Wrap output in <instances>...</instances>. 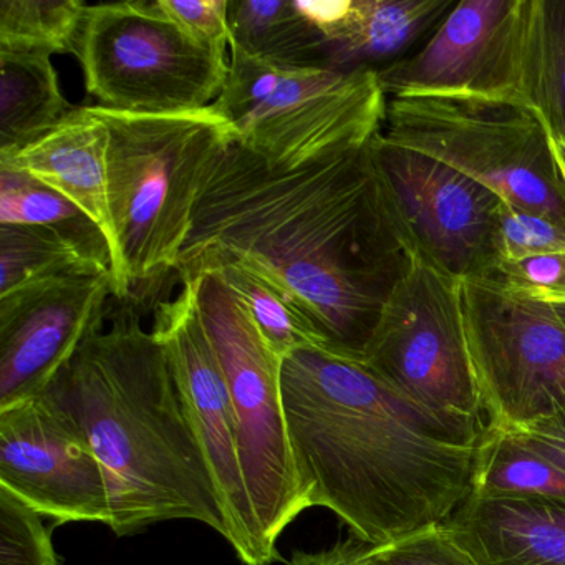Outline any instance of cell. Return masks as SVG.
Wrapping results in <instances>:
<instances>
[{
	"label": "cell",
	"instance_id": "obj_11",
	"mask_svg": "<svg viewBox=\"0 0 565 565\" xmlns=\"http://www.w3.org/2000/svg\"><path fill=\"white\" fill-rule=\"evenodd\" d=\"M529 4L531 0L456 2L419 51L376 71L386 98L531 105L525 88Z\"/></svg>",
	"mask_w": 565,
	"mask_h": 565
},
{
	"label": "cell",
	"instance_id": "obj_34",
	"mask_svg": "<svg viewBox=\"0 0 565 565\" xmlns=\"http://www.w3.org/2000/svg\"><path fill=\"white\" fill-rule=\"evenodd\" d=\"M548 138H551L552 154H554V161L557 164L558 174H561V181L565 190V137L555 134L548 127Z\"/></svg>",
	"mask_w": 565,
	"mask_h": 565
},
{
	"label": "cell",
	"instance_id": "obj_23",
	"mask_svg": "<svg viewBox=\"0 0 565 565\" xmlns=\"http://www.w3.org/2000/svg\"><path fill=\"white\" fill-rule=\"evenodd\" d=\"M529 102L565 137V0H531L525 29Z\"/></svg>",
	"mask_w": 565,
	"mask_h": 565
},
{
	"label": "cell",
	"instance_id": "obj_22",
	"mask_svg": "<svg viewBox=\"0 0 565 565\" xmlns=\"http://www.w3.org/2000/svg\"><path fill=\"white\" fill-rule=\"evenodd\" d=\"M472 494L565 498V471L511 433L486 426L479 443Z\"/></svg>",
	"mask_w": 565,
	"mask_h": 565
},
{
	"label": "cell",
	"instance_id": "obj_10",
	"mask_svg": "<svg viewBox=\"0 0 565 565\" xmlns=\"http://www.w3.org/2000/svg\"><path fill=\"white\" fill-rule=\"evenodd\" d=\"M486 426L511 431L565 412V326L554 307L491 280H459Z\"/></svg>",
	"mask_w": 565,
	"mask_h": 565
},
{
	"label": "cell",
	"instance_id": "obj_5",
	"mask_svg": "<svg viewBox=\"0 0 565 565\" xmlns=\"http://www.w3.org/2000/svg\"><path fill=\"white\" fill-rule=\"evenodd\" d=\"M386 104L376 71H284L230 44V71L211 107L233 125L237 145L273 167L297 168L372 141Z\"/></svg>",
	"mask_w": 565,
	"mask_h": 565
},
{
	"label": "cell",
	"instance_id": "obj_35",
	"mask_svg": "<svg viewBox=\"0 0 565 565\" xmlns=\"http://www.w3.org/2000/svg\"><path fill=\"white\" fill-rule=\"evenodd\" d=\"M557 310L558 317H561L562 323L565 326V309H555Z\"/></svg>",
	"mask_w": 565,
	"mask_h": 565
},
{
	"label": "cell",
	"instance_id": "obj_4",
	"mask_svg": "<svg viewBox=\"0 0 565 565\" xmlns=\"http://www.w3.org/2000/svg\"><path fill=\"white\" fill-rule=\"evenodd\" d=\"M108 130V200L114 221V297L143 302L177 273L201 184L236 141L213 107L140 115L92 105Z\"/></svg>",
	"mask_w": 565,
	"mask_h": 565
},
{
	"label": "cell",
	"instance_id": "obj_26",
	"mask_svg": "<svg viewBox=\"0 0 565 565\" xmlns=\"http://www.w3.org/2000/svg\"><path fill=\"white\" fill-rule=\"evenodd\" d=\"M87 8L82 0H0V52L74 54Z\"/></svg>",
	"mask_w": 565,
	"mask_h": 565
},
{
	"label": "cell",
	"instance_id": "obj_18",
	"mask_svg": "<svg viewBox=\"0 0 565 565\" xmlns=\"http://www.w3.org/2000/svg\"><path fill=\"white\" fill-rule=\"evenodd\" d=\"M108 130L90 107L74 108L51 134L0 163L24 171L77 204L107 237L115 259L114 221L108 200ZM114 269V267H111Z\"/></svg>",
	"mask_w": 565,
	"mask_h": 565
},
{
	"label": "cell",
	"instance_id": "obj_31",
	"mask_svg": "<svg viewBox=\"0 0 565 565\" xmlns=\"http://www.w3.org/2000/svg\"><path fill=\"white\" fill-rule=\"evenodd\" d=\"M161 11L198 44L226 51L233 41L230 0H157Z\"/></svg>",
	"mask_w": 565,
	"mask_h": 565
},
{
	"label": "cell",
	"instance_id": "obj_17",
	"mask_svg": "<svg viewBox=\"0 0 565 565\" xmlns=\"http://www.w3.org/2000/svg\"><path fill=\"white\" fill-rule=\"evenodd\" d=\"M443 527L479 565H565V498L471 494Z\"/></svg>",
	"mask_w": 565,
	"mask_h": 565
},
{
	"label": "cell",
	"instance_id": "obj_15",
	"mask_svg": "<svg viewBox=\"0 0 565 565\" xmlns=\"http://www.w3.org/2000/svg\"><path fill=\"white\" fill-rule=\"evenodd\" d=\"M110 273L54 277L0 297V412L38 398L108 316Z\"/></svg>",
	"mask_w": 565,
	"mask_h": 565
},
{
	"label": "cell",
	"instance_id": "obj_24",
	"mask_svg": "<svg viewBox=\"0 0 565 565\" xmlns=\"http://www.w3.org/2000/svg\"><path fill=\"white\" fill-rule=\"evenodd\" d=\"M54 231L0 224V297L54 277L104 274Z\"/></svg>",
	"mask_w": 565,
	"mask_h": 565
},
{
	"label": "cell",
	"instance_id": "obj_19",
	"mask_svg": "<svg viewBox=\"0 0 565 565\" xmlns=\"http://www.w3.org/2000/svg\"><path fill=\"white\" fill-rule=\"evenodd\" d=\"M72 110L51 54L0 52V157L41 140Z\"/></svg>",
	"mask_w": 565,
	"mask_h": 565
},
{
	"label": "cell",
	"instance_id": "obj_7",
	"mask_svg": "<svg viewBox=\"0 0 565 565\" xmlns=\"http://www.w3.org/2000/svg\"><path fill=\"white\" fill-rule=\"evenodd\" d=\"M382 137L565 226V190L548 125L531 105L471 98H388Z\"/></svg>",
	"mask_w": 565,
	"mask_h": 565
},
{
	"label": "cell",
	"instance_id": "obj_29",
	"mask_svg": "<svg viewBox=\"0 0 565 565\" xmlns=\"http://www.w3.org/2000/svg\"><path fill=\"white\" fill-rule=\"evenodd\" d=\"M565 253V226L541 214L502 204L499 227V260Z\"/></svg>",
	"mask_w": 565,
	"mask_h": 565
},
{
	"label": "cell",
	"instance_id": "obj_21",
	"mask_svg": "<svg viewBox=\"0 0 565 565\" xmlns=\"http://www.w3.org/2000/svg\"><path fill=\"white\" fill-rule=\"evenodd\" d=\"M0 224L54 231L90 263L111 274V250L104 231L77 204L4 163H0Z\"/></svg>",
	"mask_w": 565,
	"mask_h": 565
},
{
	"label": "cell",
	"instance_id": "obj_30",
	"mask_svg": "<svg viewBox=\"0 0 565 565\" xmlns=\"http://www.w3.org/2000/svg\"><path fill=\"white\" fill-rule=\"evenodd\" d=\"M365 565H479L441 525L373 547Z\"/></svg>",
	"mask_w": 565,
	"mask_h": 565
},
{
	"label": "cell",
	"instance_id": "obj_33",
	"mask_svg": "<svg viewBox=\"0 0 565 565\" xmlns=\"http://www.w3.org/2000/svg\"><path fill=\"white\" fill-rule=\"evenodd\" d=\"M375 545L350 535L345 541L335 542L330 547L317 552H294L287 565H365Z\"/></svg>",
	"mask_w": 565,
	"mask_h": 565
},
{
	"label": "cell",
	"instance_id": "obj_16",
	"mask_svg": "<svg viewBox=\"0 0 565 565\" xmlns=\"http://www.w3.org/2000/svg\"><path fill=\"white\" fill-rule=\"evenodd\" d=\"M322 32L333 71H380L402 58L455 8V0L297 2Z\"/></svg>",
	"mask_w": 565,
	"mask_h": 565
},
{
	"label": "cell",
	"instance_id": "obj_27",
	"mask_svg": "<svg viewBox=\"0 0 565 565\" xmlns=\"http://www.w3.org/2000/svg\"><path fill=\"white\" fill-rule=\"evenodd\" d=\"M44 515L0 488V565H61Z\"/></svg>",
	"mask_w": 565,
	"mask_h": 565
},
{
	"label": "cell",
	"instance_id": "obj_13",
	"mask_svg": "<svg viewBox=\"0 0 565 565\" xmlns=\"http://www.w3.org/2000/svg\"><path fill=\"white\" fill-rule=\"evenodd\" d=\"M151 332L167 352L188 418L206 456L226 518L227 544L244 565H273L264 552L244 481L226 380L198 316L190 280L181 282L177 297L157 303Z\"/></svg>",
	"mask_w": 565,
	"mask_h": 565
},
{
	"label": "cell",
	"instance_id": "obj_32",
	"mask_svg": "<svg viewBox=\"0 0 565 565\" xmlns=\"http://www.w3.org/2000/svg\"><path fill=\"white\" fill-rule=\"evenodd\" d=\"M505 433H511L529 448L565 471V412L545 416L537 422Z\"/></svg>",
	"mask_w": 565,
	"mask_h": 565
},
{
	"label": "cell",
	"instance_id": "obj_12",
	"mask_svg": "<svg viewBox=\"0 0 565 565\" xmlns=\"http://www.w3.org/2000/svg\"><path fill=\"white\" fill-rule=\"evenodd\" d=\"M393 204L426 260L456 280L486 279L499 260L504 200L426 154L373 138Z\"/></svg>",
	"mask_w": 565,
	"mask_h": 565
},
{
	"label": "cell",
	"instance_id": "obj_14",
	"mask_svg": "<svg viewBox=\"0 0 565 565\" xmlns=\"http://www.w3.org/2000/svg\"><path fill=\"white\" fill-rule=\"evenodd\" d=\"M0 488L58 525L110 522L97 455L74 422L42 395L0 412Z\"/></svg>",
	"mask_w": 565,
	"mask_h": 565
},
{
	"label": "cell",
	"instance_id": "obj_2",
	"mask_svg": "<svg viewBox=\"0 0 565 565\" xmlns=\"http://www.w3.org/2000/svg\"><path fill=\"white\" fill-rule=\"evenodd\" d=\"M282 399L310 508L366 544L441 525L475 489L481 439L409 405L362 363L317 349L284 359Z\"/></svg>",
	"mask_w": 565,
	"mask_h": 565
},
{
	"label": "cell",
	"instance_id": "obj_8",
	"mask_svg": "<svg viewBox=\"0 0 565 565\" xmlns=\"http://www.w3.org/2000/svg\"><path fill=\"white\" fill-rule=\"evenodd\" d=\"M74 55L97 107L121 114L203 110L230 71L226 51L198 44L157 0L88 6Z\"/></svg>",
	"mask_w": 565,
	"mask_h": 565
},
{
	"label": "cell",
	"instance_id": "obj_28",
	"mask_svg": "<svg viewBox=\"0 0 565 565\" xmlns=\"http://www.w3.org/2000/svg\"><path fill=\"white\" fill-rule=\"evenodd\" d=\"M486 280L521 299L565 309V253L501 260Z\"/></svg>",
	"mask_w": 565,
	"mask_h": 565
},
{
	"label": "cell",
	"instance_id": "obj_3",
	"mask_svg": "<svg viewBox=\"0 0 565 565\" xmlns=\"http://www.w3.org/2000/svg\"><path fill=\"white\" fill-rule=\"evenodd\" d=\"M42 396L97 455L110 495L108 527L118 537L186 519L227 541L220 494L170 360L134 303L108 312Z\"/></svg>",
	"mask_w": 565,
	"mask_h": 565
},
{
	"label": "cell",
	"instance_id": "obj_9",
	"mask_svg": "<svg viewBox=\"0 0 565 565\" xmlns=\"http://www.w3.org/2000/svg\"><path fill=\"white\" fill-rule=\"evenodd\" d=\"M360 363L419 412L459 435L482 438L484 405L459 280L422 254L390 297Z\"/></svg>",
	"mask_w": 565,
	"mask_h": 565
},
{
	"label": "cell",
	"instance_id": "obj_1",
	"mask_svg": "<svg viewBox=\"0 0 565 565\" xmlns=\"http://www.w3.org/2000/svg\"><path fill=\"white\" fill-rule=\"evenodd\" d=\"M372 141L297 168L234 141L201 184L180 280L214 264L241 267L299 307L327 353L362 362L418 256Z\"/></svg>",
	"mask_w": 565,
	"mask_h": 565
},
{
	"label": "cell",
	"instance_id": "obj_6",
	"mask_svg": "<svg viewBox=\"0 0 565 565\" xmlns=\"http://www.w3.org/2000/svg\"><path fill=\"white\" fill-rule=\"evenodd\" d=\"M183 280L193 284L198 316L226 380L244 481L264 552L274 564L280 558L277 544L284 531L310 509L284 412V359L216 273Z\"/></svg>",
	"mask_w": 565,
	"mask_h": 565
},
{
	"label": "cell",
	"instance_id": "obj_25",
	"mask_svg": "<svg viewBox=\"0 0 565 565\" xmlns=\"http://www.w3.org/2000/svg\"><path fill=\"white\" fill-rule=\"evenodd\" d=\"M206 270L216 273L236 294L277 355L286 359L290 353L303 349L326 352L319 332L307 319L306 313L294 306L276 287L233 264H214Z\"/></svg>",
	"mask_w": 565,
	"mask_h": 565
},
{
	"label": "cell",
	"instance_id": "obj_20",
	"mask_svg": "<svg viewBox=\"0 0 565 565\" xmlns=\"http://www.w3.org/2000/svg\"><path fill=\"white\" fill-rule=\"evenodd\" d=\"M230 22L237 47L284 71L330 68L320 29L292 0H230Z\"/></svg>",
	"mask_w": 565,
	"mask_h": 565
}]
</instances>
